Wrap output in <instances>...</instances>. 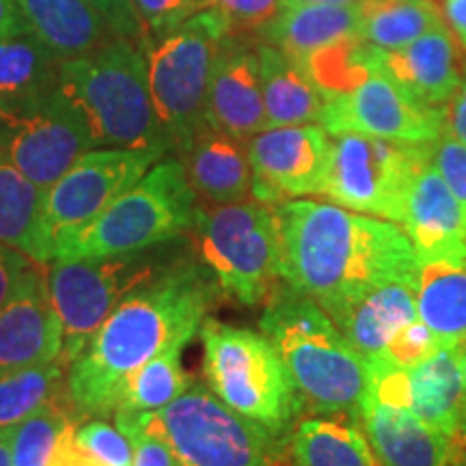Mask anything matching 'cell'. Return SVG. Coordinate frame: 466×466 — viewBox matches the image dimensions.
<instances>
[{
	"label": "cell",
	"instance_id": "cell-47",
	"mask_svg": "<svg viewBox=\"0 0 466 466\" xmlns=\"http://www.w3.org/2000/svg\"><path fill=\"white\" fill-rule=\"evenodd\" d=\"M450 466H466V406L460 419L456 434L451 436V460Z\"/></svg>",
	"mask_w": 466,
	"mask_h": 466
},
{
	"label": "cell",
	"instance_id": "cell-31",
	"mask_svg": "<svg viewBox=\"0 0 466 466\" xmlns=\"http://www.w3.org/2000/svg\"><path fill=\"white\" fill-rule=\"evenodd\" d=\"M360 39L382 50L406 48L434 26L445 25L436 0H360Z\"/></svg>",
	"mask_w": 466,
	"mask_h": 466
},
{
	"label": "cell",
	"instance_id": "cell-41",
	"mask_svg": "<svg viewBox=\"0 0 466 466\" xmlns=\"http://www.w3.org/2000/svg\"><path fill=\"white\" fill-rule=\"evenodd\" d=\"M106 22L115 37L138 42L143 37V22L134 7V0H86Z\"/></svg>",
	"mask_w": 466,
	"mask_h": 466
},
{
	"label": "cell",
	"instance_id": "cell-50",
	"mask_svg": "<svg viewBox=\"0 0 466 466\" xmlns=\"http://www.w3.org/2000/svg\"><path fill=\"white\" fill-rule=\"evenodd\" d=\"M460 370H462V382H464V395H466V341L460 343Z\"/></svg>",
	"mask_w": 466,
	"mask_h": 466
},
{
	"label": "cell",
	"instance_id": "cell-17",
	"mask_svg": "<svg viewBox=\"0 0 466 466\" xmlns=\"http://www.w3.org/2000/svg\"><path fill=\"white\" fill-rule=\"evenodd\" d=\"M208 124L248 141L268 130L258 46L248 35H227L208 93Z\"/></svg>",
	"mask_w": 466,
	"mask_h": 466
},
{
	"label": "cell",
	"instance_id": "cell-7",
	"mask_svg": "<svg viewBox=\"0 0 466 466\" xmlns=\"http://www.w3.org/2000/svg\"><path fill=\"white\" fill-rule=\"evenodd\" d=\"M186 240L220 294L244 307L266 305L283 283L272 206L255 199L231 206L199 201Z\"/></svg>",
	"mask_w": 466,
	"mask_h": 466
},
{
	"label": "cell",
	"instance_id": "cell-27",
	"mask_svg": "<svg viewBox=\"0 0 466 466\" xmlns=\"http://www.w3.org/2000/svg\"><path fill=\"white\" fill-rule=\"evenodd\" d=\"M31 31L66 61L100 48L115 33L86 0H14Z\"/></svg>",
	"mask_w": 466,
	"mask_h": 466
},
{
	"label": "cell",
	"instance_id": "cell-20",
	"mask_svg": "<svg viewBox=\"0 0 466 466\" xmlns=\"http://www.w3.org/2000/svg\"><path fill=\"white\" fill-rule=\"evenodd\" d=\"M177 160L201 203L231 206L253 199V168L242 138L206 121Z\"/></svg>",
	"mask_w": 466,
	"mask_h": 466
},
{
	"label": "cell",
	"instance_id": "cell-21",
	"mask_svg": "<svg viewBox=\"0 0 466 466\" xmlns=\"http://www.w3.org/2000/svg\"><path fill=\"white\" fill-rule=\"evenodd\" d=\"M357 419L380 466H450L451 436L408 408L363 398Z\"/></svg>",
	"mask_w": 466,
	"mask_h": 466
},
{
	"label": "cell",
	"instance_id": "cell-22",
	"mask_svg": "<svg viewBox=\"0 0 466 466\" xmlns=\"http://www.w3.org/2000/svg\"><path fill=\"white\" fill-rule=\"evenodd\" d=\"M363 5H299L279 11L275 20L261 31V42L277 46L285 55L305 66L309 56L341 39L360 37Z\"/></svg>",
	"mask_w": 466,
	"mask_h": 466
},
{
	"label": "cell",
	"instance_id": "cell-33",
	"mask_svg": "<svg viewBox=\"0 0 466 466\" xmlns=\"http://www.w3.org/2000/svg\"><path fill=\"white\" fill-rule=\"evenodd\" d=\"M67 370L66 359L58 357L52 363L0 376V432H7L48 401L67 393Z\"/></svg>",
	"mask_w": 466,
	"mask_h": 466
},
{
	"label": "cell",
	"instance_id": "cell-10",
	"mask_svg": "<svg viewBox=\"0 0 466 466\" xmlns=\"http://www.w3.org/2000/svg\"><path fill=\"white\" fill-rule=\"evenodd\" d=\"M184 466H288L289 439L238 415L203 382L160 410L141 412Z\"/></svg>",
	"mask_w": 466,
	"mask_h": 466
},
{
	"label": "cell",
	"instance_id": "cell-48",
	"mask_svg": "<svg viewBox=\"0 0 466 466\" xmlns=\"http://www.w3.org/2000/svg\"><path fill=\"white\" fill-rule=\"evenodd\" d=\"M357 0H281V7H299V5H346Z\"/></svg>",
	"mask_w": 466,
	"mask_h": 466
},
{
	"label": "cell",
	"instance_id": "cell-25",
	"mask_svg": "<svg viewBox=\"0 0 466 466\" xmlns=\"http://www.w3.org/2000/svg\"><path fill=\"white\" fill-rule=\"evenodd\" d=\"M46 192L0 154V244L48 266L55 259V238L46 225Z\"/></svg>",
	"mask_w": 466,
	"mask_h": 466
},
{
	"label": "cell",
	"instance_id": "cell-14",
	"mask_svg": "<svg viewBox=\"0 0 466 466\" xmlns=\"http://www.w3.org/2000/svg\"><path fill=\"white\" fill-rule=\"evenodd\" d=\"M447 108L412 100L374 72L350 91L326 96L319 126L329 134H365L401 143H434L445 132Z\"/></svg>",
	"mask_w": 466,
	"mask_h": 466
},
{
	"label": "cell",
	"instance_id": "cell-11",
	"mask_svg": "<svg viewBox=\"0 0 466 466\" xmlns=\"http://www.w3.org/2000/svg\"><path fill=\"white\" fill-rule=\"evenodd\" d=\"M432 143H401L365 134H335L322 197L352 212L401 223L406 197Z\"/></svg>",
	"mask_w": 466,
	"mask_h": 466
},
{
	"label": "cell",
	"instance_id": "cell-40",
	"mask_svg": "<svg viewBox=\"0 0 466 466\" xmlns=\"http://www.w3.org/2000/svg\"><path fill=\"white\" fill-rule=\"evenodd\" d=\"M430 162L450 186L466 214V145L445 130L430 147Z\"/></svg>",
	"mask_w": 466,
	"mask_h": 466
},
{
	"label": "cell",
	"instance_id": "cell-39",
	"mask_svg": "<svg viewBox=\"0 0 466 466\" xmlns=\"http://www.w3.org/2000/svg\"><path fill=\"white\" fill-rule=\"evenodd\" d=\"M442 346L439 335L430 329L421 319L406 324L404 329L393 335L389 346L384 348V354L401 367H412L428 359L430 354L436 352Z\"/></svg>",
	"mask_w": 466,
	"mask_h": 466
},
{
	"label": "cell",
	"instance_id": "cell-13",
	"mask_svg": "<svg viewBox=\"0 0 466 466\" xmlns=\"http://www.w3.org/2000/svg\"><path fill=\"white\" fill-rule=\"evenodd\" d=\"M162 149L96 147L80 156L46 190L44 214L52 238L80 229L100 217L115 199L130 190L151 167L165 158Z\"/></svg>",
	"mask_w": 466,
	"mask_h": 466
},
{
	"label": "cell",
	"instance_id": "cell-24",
	"mask_svg": "<svg viewBox=\"0 0 466 466\" xmlns=\"http://www.w3.org/2000/svg\"><path fill=\"white\" fill-rule=\"evenodd\" d=\"M258 55L268 127L319 124L326 97L305 66L266 42L258 44Z\"/></svg>",
	"mask_w": 466,
	"mask_h": 466
},
{
	"label": "cell",
	"instance_id": "cell-12",
	"mask_svg": "<svg viewBox=\"0 0 466 466\" xmlns=\"http://www.w3.org/2000/svg\"><path fill=\"white\" fill-rule=\"evenodd\" d=\"M96 149L78 116L55 96L0 104V154L44 192Z\"/></svg>",
	"mask_w": 466,
	"mask_h": 466
},
{
	"label": "cell",
	"instance_id": "cell-15",
	"mask_svg": "<svg viewBox=\"0 0 466 466\" xmlns=\"http://www.w3.org/2000/svg\"><path fill=\"white\" fill-rule=\"evenodd\" d=\"M253 168V199L266 206L322 195L330 138L322 126L268 127L247 141Z\"/></svg>",
	"mask_w": 466,
	"mask_h": 466
},
{
	"label": "cell",
	"instance_id": "cell-2",
	"mask_svg": "<svg viewBox=\"0 0 466 466\" xmlns=\"http://www.w3.org/2000/svg\"><path fill=\"white\" fill-rule=\"evenodd\" d=\"M272 209L283 281L329 316L380 285L419 279L415 247L393 220L307 199L283 201Z\"/></svg>",
	"mask_w": 466,
	"mask_h": 466
},
{
	"label": "cell",
	"instance_id": "cell-6",
	"mask_svg": "<svg viewBox=\"0 0 466 466\" xmlns=\"http://www.w3.org/2000/svg\"><path fill=\"white\" fill-rule=\"evenodd\" d=\"M206 384L238 415L289 439L302 419L300 398L264 333L206 318L199 329Z\"/></svg>",
	"mask_w": 466,
	"mask_h": 466
},
{
	"label": "cell",
	"instance_id": "cell-42",
	"mask_svg": "<svg viewBox=\"0 0 466 466\" xmlns=\"http://www.w3.org/2000/svg\"><path fill=\"white\" fill-rule=\"evenodd\" d=\"M35 264L37 261L28 259L20 250L0 244V307L14 296L17 285Z\"/></svg>",
	"mask_w": 466,
	"mask_h": 466
},
{
	"label": "cell",
	"instance_id": "cell-29",
	"mask_svg": "<svg viewBox=\"0 0 466 466\" xmlns=\"http://www.w3.org/2000/svg\"><path fill=\"white\" fill-rule=\"evenodd\" d=\"M417 311L442 343L466 341V259L419 264Z\"/></svg>",
	"mask_w": 466,
	"mask_h": 466
},
{
	"label": "cell",
	"instance_id": "cell-46",
	"mask_svg": "<svg viewBox=\"0 0 466 466\" xmlns=\"http://www.w3.org/2000/svg\"><path fill=\"white\" fill-rule=\"evenodd\" d=\"M445 15L451 33L466 52V0H445Z\"/></svg>",
	"mask_w": 466,
	"mask_h": 466
},
{
	"label": "cell",
	"instance_id": "cell-16",
	"mask_svg": "<svg viewBox=\"0 0 466 466\" xmlns=\"http://www.w3.org/2000/svg\"><path fill=\"white\" fill-rule=\"evenodd\" d=\"M46 270L48 266L35 264L0 307V376L63 354V326L50 302Z\"/></svg>",
	"mask_w": 466,
	"mask_h": 466
},
{
	"label": "cell",
	"instance_id": "cell-19",
	"mask_svg": "<svg viewBox=\"0 0 466 466\" xmlns=\"http://www.w3.org/2000/svg\"><path fill=\"white\" fill-rule=\"evenodd\" d=\"M401 225L419 264L466 259V214L432 162L419 168L408 188Z\"/></svg>",
	"mask_w": 466,
	"mask_h": 466
},
{
	"label": "cell",
	"instance_id": "cell-18",
	"mask_svg": "<svg viewBox=\"0 0 466 466\" xmlns=\"http://www.w3.org/2000/svg\"><path fill=\"white\" fill-rule=\"evenodd\" d=\"M376 72L387 76L412 100L445 108L466 74L462 46L445 22L406 48H376Z\"/></svg>",
	"mask_w": 466,
	"mask_h": 466
},
{
	"label": "cell",
	"instance_id": "cell-1",
	"mask_svg": "<svg viewBox=\"0 0 466 466\" xmlns=\"http://www.w3.org/2000/svg\"><path fill=\"white\" fill-rule=\"evenodd\" d=\"M220 296L192 248L127 294L69 363L67 393L80 421L115 415L130 378L165 350L186 346Z\"/></svg>",
	"mask_w": 466,
	"mask_h": 466
},
{
	"label": "cell",
	"instance_id": "cell-38",
	"mask_svg": "<svg viewBox=\"0 0 466 466\" xmlns=\"http://www.w3.org/2000/svg\"><path fill=\"white\" fill-rule=\"evenodd\" d=\"M143 22V35H162L173 31L199 11L208 9V0H134Z\"/></svg>",
	"mask_w": 466,
	"mask_h": 466
},
{
	"label": "cell",
	"instance_id": "cell-44",
	"mask_svg": "<svg viewBox=\"0 0 466 466\" xmlns=\"http://www.w3.org/2000/svg\"><path fill=\"white\" fill-rule=\"evenodd\" d=\"M22 33H33L22 11L14 0H0V37H14Z\"/></svg>",
	"mask_w": 466,
	"mask_h": 466
},
{
	"label": "cell",
	"instance_id": "cell-36",
	"mask_svg": "<svg viewBox=\"0 0 466 466\" xmlns=\"http://www.w3.org/2000/svg\"><path fill=\"white\" fill-rule=\"evenodd\" d=\"M116 428L132 442L134 466H184L165 436L143 421L141 412H115Z\"/></svg>",
	"mask_w": 466,
	"mask_h": 466
},
{
	"label": "cell",
	"instance_id": "cell-43",
	"mask_svg": "<svg viewBox=\"0 0 466 466\" xmlns=\"http://www.w3.org/2000/svg\"><path fill=\"white\" fill-rule=\"evenodd\" d=\"M445 130L466 145V74L458 86L456 96L451 97L450 106H447Z\"/></svg>",
	"mask_w": 466,
	"mask_h": 466
},
{
	"label": "cell",
	"instance_id": "cell-30",
	"mask_svg": "<svg viewBox=\"0 0 466 466\" xmlns=\"http://www.w3.org/2000/svg\"><path fill=\"white\" fill-rule=\"evenodd\" d=\"M58 67L61 58L35 33L0 37V104L50 96Z\"/></svg>",
	"mask_w": 466,
	"mask_h": 466
},
{
	"label": "cell",
	"instance_id": "cell-8",
	"mask_svg": "<svg viewBox=\"0 0 466 466\" xmlns=\"http://www.w3.org/2000/svg\"><path fill=\"white\" fill-rule=\"evenodd\" d=\"M229 33L220 11L208 7L173 31L138 39L147 61L156 113L175 154H182L208 121L209 83Z\"/></svg>",
	"mask_w": 466,
	"mask_h": 466
},
{
	"label": "cell",
	"instance_id": "cell-5",
	"mask_svg": "<svg viewBox=\"0 0 466 466\" xmlns=\"http://www.w3.org/2000/svg\"><path fill=\"white\" fill-rule=\"evenodd\" d=\"M197 206L182 162L162 158L100 217L58 236L52 261L104 258L177 240L192 227Z\"/></svg>",
	"mask_w": 466,
	"mask_h": 466
},
{
	"label": "cell",
	"instance_id": "cell-49",
	"mask_svg": "<svg viewBox=\"0 0 466 466\" xmlns=\"http://www.w3.org/2000/svg\"><path fill=\"white\" fill-rule=\"evenodd\" d=\"M0 466H14L11 460V445H9V434L0 432Z\"/></svg>",
	"mask_w": 466,
	"mask_h": 466
},
{
	"label": "cell",
	"instance_id": "cell-23",
	"mask_svg": "<svg viewBox=\"0 0 466 466\" xmlns=\"http://www.w3.org/2000/svg\"><path fill=\"white\" fill-rule=\"evenodd\" d=\"M417 288L419 279L380 285L350 302L330 319L363 357L384 352L393 335L419 318Z\"/></svg>",
	"mask_w": 466,
	"mask_h": 466
},
{
	"label": "cell",
	"instance_id": "cell-9",
	"mask_svg": "<svg viewBox=\"0 0 466 466\" xmlns=\"http://www.w3.org/2000/svg\"><path fill=\"white\" fill-rule=\"evenodd\" d=\"M177 240L104 258L50 261L46 283L63 326L61 357L67 365L127 294L149 283L188 253V240L186 244Z\"/></svg>",
	"mask_w": 466,
	"mask_h": 466
},
{
	"label": "cell",
	"instance_id": "cell-37",
	"mask_svg": "<svg viewBox=\"0 0 466 466\" xmlns=\"http://www.w3.org/2000/svg\"><path fill=\"white\" fill-rule=\"evenodd\" d=\"M209 7L218 9L231 28V35H253L270 25L281 11V0H208Z\"/></svg>",
	"mask_w": 466,
	"mask_h": 466
},
{
	"label": "cell",
	"instance_id": "cell-4",
	"mask_svg": "<svg viewBox=\"0 0 466 466\" xmlns=\"http://www.w3.org/2000/svg\"><path fill=\"white\" fill-rule=\"evenodd\" d=\"M55 96L89 132L93 147L171 151L138 42L113 37L58 67Z\"/></svg>",
	"mask_w": 466,
	"mask_h": 466
},
{
	"label": "cell",
	"instance_id": "cell-28",
	"mask_svg": "<svg viewBox=\"0 0 466 466\" xmlns=\"http://www.w3.org/2000/svg\"><path fill=\"white\" fill-rule=\"evenodd\" d=\"M294 466H380L357 415L302 417L289 436Z\"/></svg>",
	"mask_w": 466,
	"mask_h": 466
},
{
	"label": "cell",
	"instance_id": "cell-26",
	"mask_svg": "<svg viewBox=\"0 0 466 466\" xmlns=\"http://www.w3.org/2000/svg\"><path fill=\"white\" fill-rule=\"evenodd\" d=\"M408 410L447 436L456 434L466 406L460 346L442 343L421 363L408 367Z\"/></svg>",
	"mask_w": 466,
	"mask_h": 466
},
{
	"label": "cell",
	"instance_id": "cell-45",
	"mask_svg": "<svg viewBox=\"0 0 466 466\" xmlns=\"http://www.w3.org/2000/svg\"><path fill=\"white\" fill-rule=\"evenodd\" d=\"M72 430H69L67 436L61 442V447H58L56 456L52 460V466H104L97 462V460H93L89 453H85L83 450H78V447L74 445Z\"/></svg>",
	"mask_w": 466,
	"mask_h": 466
},
{
	"label": "cell",
	"instance_id": "cell-34",
	"mask_svg": "<svg viewBox=\"0 0 466 466\" xmlns=\"http://www.w3.org/2000/svg\"><path fill=\"white\" fill-rule=\"evenodd\" d=\"M182 350L184 346H173L145 363L127 382L116 412L160 410L188 391L195 380L184 371Z\"/></svg>",
	"mask_w": 466,
	"mask_h": 466
},
{
	"label": "cell",
	"instance_id": "cell-3",
	"mask_svg": "<svg viewBox=\"0 0 466 466\" xmlns=\"http://www.w3.org/2000/svg\"><path fill=\"white\" fill-rule=\"evenodd\" d=\"M259 329L281 357L309 415H357L370 384L367 357L302 291L281 283L264 305Z\"/></svg>",
	"mask_w": 466,
	"mask_h": 466
},
{
	"label": "cell",
	"instance_id": "cell-35",
	"mask_svg": "<svg viewBox=\"0 0 466 466\" xmlns=\"http://www.w3.org/2000/svg\"><path fill=\"white\" fill-rule=\"evenodd\" d=\"M72 441L78 450L89 453L104 466H134L132 442L119 428L104 417L83 419L74 425Z\"/></svg>",
	"mask_w": 466,
	"mask_h": 466
},
{
	"label": "cell",
	"instance_id": "cell-32",
	"mask_svg": "<svg viewBox=\"0 0 466 466\" xmlns=\"http://www.w3.org/2000/svg\"><path fill=\"white\" fill-rule=\"evenodd\" d=\"M80 421L69 393H63L7 430L14 466H52L69 430Z\"/></svg>",
	"mask_w": 466,
	"mask_h": 466
}]
</instances>
